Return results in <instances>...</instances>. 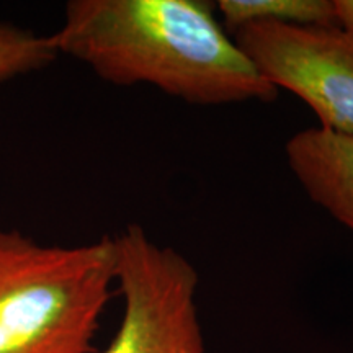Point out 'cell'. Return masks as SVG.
I'll use <instances>...</instances> for the list:
<instances>
[{
	"instance_id": "1",
	"label": "cell",
	"mask_w": 353,
	"mask_h": 353,
	"mask_svg": "<svg viewBox=\"0 0 353 353\" xmlns=\"http://www.w3.org/2000/svg\"><path fill=\"white\" fill-rule=\"evenodd\" d=\"M57 52L118 87L151 85L192 105L273 101L260 76L203 0H70L51 34Z\"/></svg>"
},
{
	"instance_id": "2",
	"label": "cell",
	"mask_w": 353,
	"mask_h": 353,
	"mask_svg": "<svg viewBox=\"0 0 353 353\" xmlns=\"http://www.w3.org/2000/svg\"><path fill=\"white\" fill-rule=\"evenodd\" d=\"M113 283V237L44 245L0 228V353H92Z\"/></svg>"
},
{
	"instance_id": "3",
	"label": "cell",
	"mask_w": 353,
	"mask_h": 353,
	"mask_svg": "<svg viewBox=\"0 0 353 353\" xmlns=\"http://www.w3.org/2000/svg\"><path fill=\"white\" fill-rule=\"evenodd\" d=\"M113 239L123 316L101 353H206L195 265L139 224Z\"/></svg>"
},
{
	"instance_id": "4",
	"label": "cell",
	"mask_w": 353,
	"mask_h": 353,
	"mask_svg": "<svg viewBox=\"0 0 353 353\" xmlns=\"http://www.w3.org/2000/svg\"><path fill=\"white\" fill-rule=\"evenodd\" d=\"M232 38L276 90L303 100L319 128L353 136V32L254 21Z\"/></svg>"
},
{
	"instance_id": "5",
	"label": "cell",
	"mask_w": 353,
	"mask_h": 353,
	"mask_svg": "<svg viewBox=\"0 0 353 353\" xmlns=\"http://www.w3.org/2000/svg\"><path fill=\"white\" fill-rule=\"evenodd\" d=\"M285 156L306 195L353 232V136L306 128L286 141Z\"/></svg>"
},
{
	"instance_id": "6",
	"label": "cell",
	"mask_w": 353,
	"mask_h": 353,
	"mask_svg": "<svg viewBox=\"0 0 353 353\" xmlns=\"http://www.w3.org/2000/svg\"><path fill=\"white\" fill-rule=\"evenodd\" d=\"M216 12L229 33L254 21L337 26L334 0H219Z\"/></svg>"
},
{
	"instance_id": "7",
	"label": "cell",
	"mask_w": 353,
	"mask_h": 353,
	"mask_svg": "<svg viewBox=\"0 0 353 353\" xmlns=\"http://www.w3.org/2000/svg\"><path fill=\"white\" fill-rule=\"evenodd\" d=\"M57 57L51 34L0 23V83L48 68Z\"/></svg>"
},
{
	"instance_id": "8",
	"label": "cell",
	"mask_w": 353,
	"mask_h": 353,
	"mask_svg": "<svg viewBox=\"0 0 353 353\" xmlns=\"http://www.w3.org/2000/svg\"><path fill=\"white\" fill-rule=\"evenodd\" d=\"M337 26L353 32V0H334Z\"/></svg>"
}]
</instances>
